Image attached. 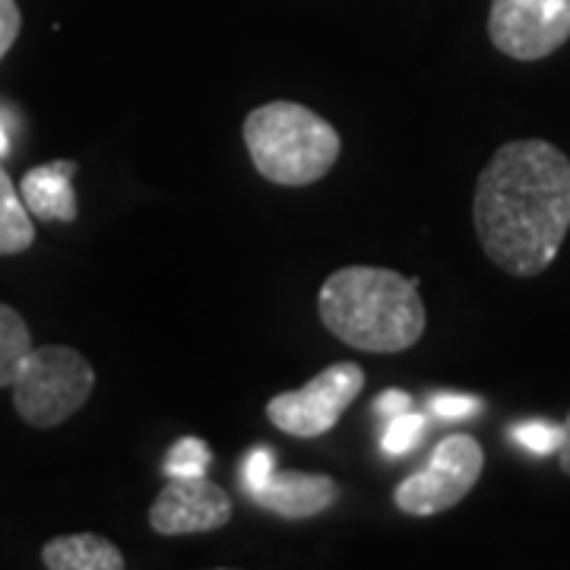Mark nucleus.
Returning a JSON list of instances; mask_svg holds the SVG:
<instances>
[{"instance_id":"obj_1","label":"nucleus","mask_w":570,"mask_h":570,"mask_svg":"<svg viewBox=\"0 0 570 570\" xmlns=\"http://www.w3.org/2000/svg\"><path fill=\"white\" fill-rule=\"evenodd\" d=\"M472 223L479 245L510 276L546 273L570 228V159L546 140L504 142L482 168Z\"/></svg>"},{"instance_id":"obj_2","label":"nucleus","mask_w":570,"mask_h":570,"mask_svg":"<svg viewBox=\"0 0 570 570\" xmlns=\"http://www.w3.org/2000/svg\"><path fill=\"white\" fill-rule=\"evenodd\" d=\"M317 311L336 340L377 355L412 348L428 324L419 285L384 266H343L330 273Z\"/></svg>"},{"instance_id":"obj_3","label":"nucleus","mask_w":570,"mask_h":570,"mask_svg":"<svg viewBox=\"0 0 570 570\" xmlns=\"http://www.w3.org/2000/svg\"><path fill=\"white\" fill-rule=\"evenodd\" d=\"M245 142L254 168L266 181L307 187L340 159L336 127L298 102H266L245 118Z\"/></svg>"},{"instance_id":"obj_4","label":"nucleus","mask_w":570,"mask_h":570,"mask_svg":"<svg viewBox=\"0 0 570 570\" xmlns=\"http://www.w3.org/2000/svg\"><path fill=\"white\" fill-rule=\"evenodd\" d=\"M96 390V371L77 348L39 346L26 355L13 381V406L26 425L58 428L77 415Z\"/></svg>"},{"instance_id":"obj_5","label":"nucleus","mask_w":570,"mask_h":570,"mask_svg":"<svg viewBox=\"0 0 570 570\" xmlns=\"http://www.w3.org/2000/svg\"><path fill=\"white\" fill-rule=\"evenodd\" d=\"M482 466H485L482 444L472 434H450L434 448L428 466L409 475L396 489L393 501L403 513H412V517L444 513L456 508L469 491L475 489Z\"/></svg>"},{"instance_id":"obj_6","label":"nucleus","mask_w":570,"mask_h":570,"mask_svg":"<svg viewBox=\"0 0 570 570\" xmlns=\"http://www.w3.org/2000/svg\"><path fill=\"white\" fill-rule=\"evenodd\" d=\"M365 387V371L355 362H336L311 377L302 390L279 393L266 403V419L292 438H321L333 431Z\"/></svg>"},{"instance_id":"obj_7","label":"nucleus","mask_w":570,"mask_h":570,"mask_svg":"<svg viewBox=\"0 0 570 570\" xmlns=\"http://www.w3.org/2000/svg\"><path fill=\"white\" fill-rule=\"evenodd\" d=\"M489 39L513 61H542L570 39V0H491Z\"/></svg>"},{"instance_id":"obj_8","label":"nucleus","mask_w":570,"mask_h":570,"mask_svg":"<svg viewBox=\"0 0 570 570\" xmlns=\"http://www.w3.org/2000/svg\"><path fill=\"white\" fill-rule=\"evenodd\" d=\"M232 520V498L219 485L200 479H168L153 508L149 527L163 535H190V532L223 530Z\"/></svg>"},{"instance_id":"obj_9","label":"nucleus","mask_w":570,"mask_h":570,"mask_svg":"<svg viewBox=\"0 0 570 570\" xmlns=\"http://www.w3.org/2000/svg\"><path fill=\"white\" fill-rule=\"evenodd\" d=\"M257 504L285 520H307L340 501V485L321 472H273L264 489L250 494Z\"/></svg>"},{"instance_id":"obj_10","label":"nucleus","mask_w":570,"mask_h":570,"mask_svg":"<svg viewBox=\"0 0 570 570\" xmlns=\"http://www.w3.org/2000/svg\"><path fill=\"white\" fill-rule=\"evenodd\" d=\"M80 165L73 159H55L39 168H29L20 181V197L26 209L39 223H77L80 204L73 190V175Z\"/></svg>"},{"instance_id":"obj_11","label":"nucleus","mask_w":570,"mask_h":570,"mask_svg":"<svg viewBox=\"0 0 570 570\" xmlns=\"http://www.w3.org/2000/svg\"><path fill=\"white\" fill-rule=\"evenodd\" d=\"M41 564L48 570H124V554L99 532H73L45 542Z\"/></svg>"},{"instance_id":"obj_12","label":"nucleus","mask_w":570,"mask_h":570,"mask_svg":"<svg viewBox=\"0 0 570 570\" xmlns=\"http://www.w3.org/2000/svg\"><path fill=\"white\" fill-rule=\"evenodd\" d=\"M36 242L32 213L22 204L20 190L13 187L10 175L0 165V257L22 254Z\"/></svg>"},{"instance_id":"obj_13","label":"nucleus","mask_w":570,"mask_h":570,"mask_svg":"<svg viewBox=\"0 0 570 570\" xmlns=\"http://www.w3.org/2000/svg\"><path fill=\"white\" fill-rule=\"evenodd\" d=\"M32 348V333L20 311L0 305V387H13L17 371Z\"/></svg>"},{"instance_id":"obj_14","label":"nucleus","mask_w":570,"mask_h":570,"mask_svg":"<svg viewBox=\"0 0 570 570\" xmlns=\"http://www.w3.org/2000/svg\"><path fill=\"white\" fill-rule=\"evenodd\" d=\"M213 463V450L200 438H181L175 441L165 456V475L168 479H200Z\"/></svg>"},{"instance_id":"obj_15","label":"nucleus","mask_w":570,"mask_h":570,"mask_svg":"<svg viewBox=\"0 0 570 570\" xmlns=\"http://www.w3.org/2000/svg\"><path fill=\"white\" fill-rule=\"evenodd\" d=\"M422 441H425V415L406 409V412L387 419L384 438H381V450L387 456H406L412 450H419Z\"/></svg>"},{"instance_id":"obj_16","label":"nucleus","mask_w":570,"mask_h":570,"mask_svg":"<svg viewBox=\"0 0 570 570\" xmlns=\"http://www.w3.org/2000/svg\"><path fill=\"white\" fill-rule=\"evenodd\" d=\"M561 438H564V428L551 425V422H523V425L513 428V441H517L520 448L530 450V453H535V456L558 453Z\"/></svg>"},{"instance_id":"obj_17","label":"nucleus","mask_w":570,"mask_h":570,"mask_svg":"<svg viewBox=\"0 0 570 570\" xmlns=\"http://www.w3.org/2000/svg\"><path fill=\"white\" fill-rule=\"evenodd\" d=\"M273 472H276V456H273V450L269 448L254 450V453H250V456L245 460V469H242L247 494H254V491L264 489Z\"/></svg>"},{"instance_id":"obj_18","label":"nucleus","mask_w":570,"mask_h":570,"mask_svg":"<svg viewBox=\"0 0 570 570\" xmlns=\"http://www.w3.org/2000/svg\"><path fill=\"white\" fill-rule=\"evenodd\" d=\"M479 400L475 396H463V393H438L434 400H431V409H434V415H441V419H469V415H475L479 412Z\"/></svg>"},{"instance_id":"obj_19","label":"nucleus","mask_w":570,"mask_h":570,"mask_svg":"<svg viewBox=\"0 0 570 570\" xmlns=\"http://www.w3.org/2000/svg\"><path fill=\"white\" fill-rule=\"evenodd\" d=\"M22 13L17 0H0V61L7 58V51L13 48V41L20 39Z\"/></svg>"},{"instance_id":"obj_20","label":"nucleus","mask_w":570,"mask_h":570,"mask_svg":"<svg viewBox=\"0 0 570 570\" xmlns=\"http://www.w3.org/2000/svg\"><path fill=\"white\" fill-rule=\"evenodd\" d=\"M409 406H412V396L403 393V390H384V393L374 400V412L384 415V419H393V415L406 412Z\"/></svg>"},{"instance_id":"obj_21","label":"nucleus","mask_w":570,"mask_h":570,"mask_svg":"<svg viewBox=\"0 0 570 570\" xmlns=\"http://www.w3.org/2000/svg\"><path fill=\"white\" fill-rule=\"evenodd\" d=\"M558 460H561V469L570 475V415L564 422V438H561V448H558Z\"/></svg>"},{"instance_id":"obj_22","label":"nucleus","mask_w":570,"mask_h":570,"mask_svg":"<svg viewBox=\"0 0 570 570\" xmlns=\"http://www.w3.org/2000/svg\"><path fill=\"white\" fill-rule=\"evenodd\" d=\"M7 149H10V134H7V124L0 121V156H3Z\"/></svg>"}]
</instances>
